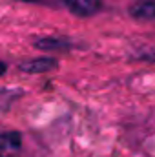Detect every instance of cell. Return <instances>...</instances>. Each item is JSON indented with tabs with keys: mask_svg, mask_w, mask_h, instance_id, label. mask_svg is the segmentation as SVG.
<instances>
[{
	"mask_svg": "<svg viewBox=\"0 0 155 157\" xmlns=\"http://www.w3.org/2000/svg\"><path fill=\"white\" fill-rule=\"evenodd\" d=\"M26 2H44V0H26Z\"/></svg>",
	"mask_w": 155,
	"mask_h": 157,
	"instance_id": "7",
	"label": "cell"
},
{
	"mask_svg": "<svg viewBox=\"0 0 155 157\" xmlns=\"http://www.w3.org/2000/svg\"><path fill=\"white\" fill-rule=\"evenodd\" d=\"M68 9L78 17H89L100 9V0H64Z\"/></svg>",
	"mask_w": 155,
	"mask_h": 157,
	"instance_id": "1",
	"label": "cell"
},
{
	"mask_svg": "<svg viewBox=\"0 0 155 157\" xmlns=\"http://www.w3.org/2000/svg\"><path fill=\"white\" fill-rule=\"evenodd\" d=\"M142 57H144V59H148V60H152V62H155V51H153V53H144Z\"/></svg>",
	"mask_w": 155,
	"mask_h": 157,
	"instance_id": "6",
	"label": "cell"
},
{
	"mask_svg": "<svg viewBox=\"0 0 155 157\" xmlns=\"http://www.w3.org/2000/svg\"><path fill=\"white\" fill-rule=\"evenodd\" d=\"M53 68H57V62L53 59H33V60L20 64V70L28 71V73H44V71H49Z\"/></svg>",
	"mask_w": 155,
	"mask_h": 157,
	"instance_id": "2",
	"label": "cell"
},
{
	"mask_svg": "<svg viewBox=\"0 0 155 157\" xmlns=\"http://www.w3.org/2000/svg\"><path fill=\"white\" fill-rule=\"evenodd\" d=\"M37 46L42 48V49H47V51H59V49H64L68 48L66 42L59 39H42V40H37Z\"/></svg>",
	"mask_w": 155,
	"mask_h": 157,
	"instance_id": "5",
	"label": "cell"
},
{
	"mask_svg": "<svg viewBox=\"0 0 155 157\" xmlns=\"http://www.w3.org/2000/svg\"><path fill=\"white\" fill-rule=\"evenodd\" d=\"M135 18L141 20H155V2H142L131 7L130 11Z\"/></svg>",
	"mask_w": 155,
	"mask_h": 157,
	"instance_id": "4",
	"label": "cell"
},
{
	"mask_svg": "<svg viewBox=\"0 0 155 157\" xmlns=\"http://www.w3.org/2000/svg\"><path fill=\"white\" fill-rule=\"evenodd\" d=\"M20 148V133L17 132H6L2 135V155L7 157Z\"/></svg>",
	"mask_w": 155,
	"mask_h": 157,
	"instance_id": "3",
	"label": "cell"
}]
</instances>
